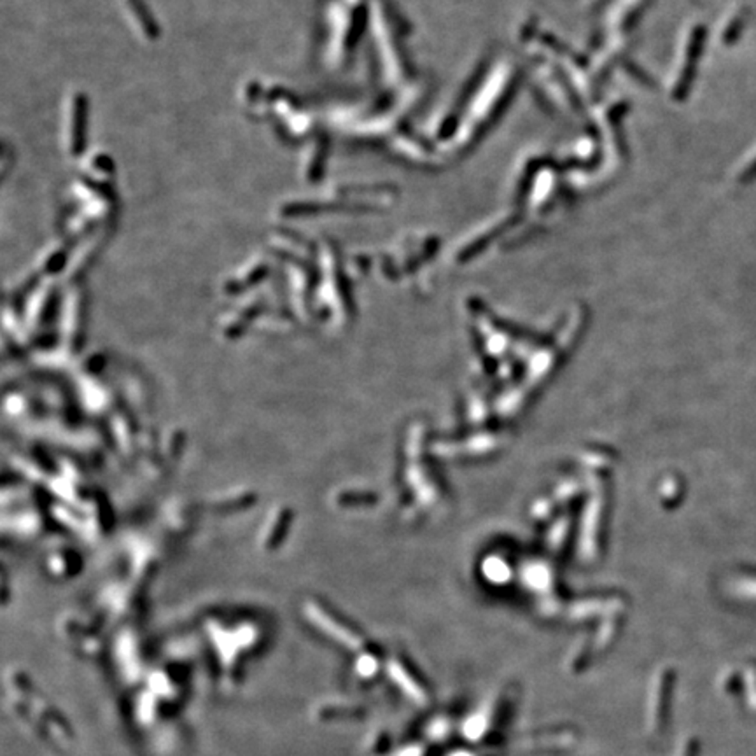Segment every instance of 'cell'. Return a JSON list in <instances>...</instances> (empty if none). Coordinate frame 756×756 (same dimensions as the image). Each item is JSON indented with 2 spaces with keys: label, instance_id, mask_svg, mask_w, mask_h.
Instances as JSON below:
<instances>
[{
  "label": "cell",
  "instance_id": "2",
  "mask_svg": "<svg viewBox=\"0 0 756 756\" xmlns=\"http://www.w3.org/2000/svg\"><path fill=\"white\" fill-rule=\"evenodd\" d=\"M125 4L126 8H128V11L132 12V22L135 23L137 28L140 30V33H142L146 39H156L158 37V23H156V19L151 16L149 9H147L146 2L144 0H125Z\"/></svg>",
  "mask_w": 756,
  "mask_h": 756
},
{
  "label": "cell",
  "instance_id": "1",
  "mask_svg": "<svg viewBox=\"0 0 756 756\" xmlns=\"http://www.w3.org/2000/svg\"><path fill=\"white\" fill-rule=\"evenodd\" d=\"M88 100L83 93H74L67 109V149L70 156H79L86 146Z\"/></svg>",
  "mask_w": 756,
  "mask_h": 756
},
{
  "label": "cell",
  "instance_id": "3",
  "mask_svg": "<svg viewBox=\"0 0 756 756\" xmlns=\"http://www.w3.org/2000/svg\"><path fill=\"white\" fill-rule=\"evenodd\" d=\"M324 155H326V149H324L323 140L317 139L316 142H313V146L310 147L309 156H307V162H305V177L309 180H317L320 175H323Z\"/></svg>",
  "mask_w": 756,
  "mask_h": 756
}]
</instances>
